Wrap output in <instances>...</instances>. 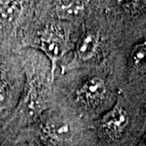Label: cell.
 Masks as SVG:
<instances>
[{"label":"cell","mask_w":146,"mask_h":146,"mask_svg":"<svg viewBox=\"0 0 146 146\" xmlns=\"http://www.w3.org/2000/svg\"><path fill=\"white\" fill-rule=\"evenodd\" d=\"M38 48L46 54L51 62L52 74L55 70L57 62L65 53V45L63 40L52 33L42 35L38 41Z\"/></svg>","instance_id":"3"},{"label":"cell","mask_w":146,"mask_h":146,"mask_svg":"<svg viewBox=\"0 0 146 146\" xmlns=\"http://www.w3.org/2000/svg\"><path fill=\"white\" fill-rule=\"evenodd\" d=\"M124 5L126 6V7L130 10H139L142 7V2H136V1H133V2H124Z\"/></svg>","instance_id":"10"},{"label":"cell","mask_w":146,"mask_h":146,"mask_svg":"<svg viewBox=\"0 0 146 146\" xmlns=\"http://www.w3.org/2000/svg\"><path fill=\"white\" fill-rule=\"evenodd\" d=\"M43 134L48 140L56 143L63 142L72 136L70 125L62 120H50L43 127Z\"/></svg>","instance_id":"4"},{"label":"cell","mask_w":146,"mask_h":146,"mask_svg":"<svg viewBox=\"0 0 146 146\" xmlns=\"http://www.w3.org/2000/svg\"><path fill=\"white\" fill-rule=\"evenodd\" d=\"M138 146H145V138L144 136V139H142Z\"/></svg>","instance_id":"11"},{"label":"cell","mask_w":146,"mask_h":146,"mask_svg":"<svg viewBox=\"0 0 146 146\" xmlns=\"http://www.w3.org/2000/svg\"><path fill=\"white\" fill-rule=\"evenodd\" d=\"M146 45L145 42L136 44L130 53V60L131 64L136 68L145 67Z\"/></svg>","instance_id":"8"},{"label":"cell","mask_w":146,"mask_h":146,"mask_svg":"<svg viewBox=\"0 0 146 146\" xmlns=\"http://www.w3.org/2000/svg\"><path fill=\"white\" fill-rule=\"evenodd\" d=\"M128 124L129 115L124 105L119 99L100 120V126L106 135L114 140L123 135Z\"/></svg>","instance_id":"1"},{"label":"cell","mask_w":146,"mask_h":146,"mask_svg":"<svg viewBox=\"0 0 146 146\" xmlns=\"http://www.w3.org/2000/svg\"><path fill=\"white\" fill-rule=\"evenodd\" d=\"M10 100V92L7 84L0 77V113L7 108Z\"/></svg>","instance_id":"9"},{"label":"cell","mask_w":146,"mask_h":146,"mask_svg":"<svg viewBox=\"0 0 146 146\" xmlns=\"http://www.w3.org/2000/svg\"><path fill=\"white\" fill-rule=\"evenodd\" d=\"M98 37L93 32H87L80 37L76 46V56L81 61L94 58L98 48Z\"/></svg>","instance_id":"5"},{"label":"cell","mask_w":146,"mask_h":146,"mask_svg":"<svg viewBox=\"0 0 146 146\" xmlns=\"http://www.w3.org/2000/svg\"><path fill=\"white\" fill-rule=\"evenodd\" d=\"M55 14L62 20H75L81 16L85 6L81 1H59L55 5Z\"/></svg>","instance_id":"6"},{"label":"cell","mask_w":146,"mask_h":146,"mask_svg":"<svg viewBox=\"0 0 146 146\" xmlns=\"http://www.w3.org/2000/svg\"><path fill=\"white\" fill-rule=\"evenodd\" d=\"M106 94V84L104 80L94 76L86 80L76 92L80 101L85 104H95L104 98Z\"/></svg>","instance_id":"2"},{"label":"cell","mask_w":146,"mask_h":146,"mask_svg":"<svg viewBox=\"0 0 146 146\" xmlns=\"http://www.w3.org/2000/svg\"><path fill=\"white\" fill-rule=\"evenodd\" d=\"M23 11L21 2L10 1L0 7V23L3 25H11L20 17Z\"/></svg>","instance_id":"7"}]
</instances>
